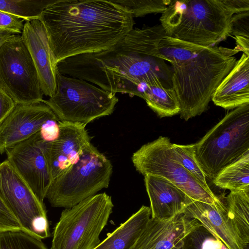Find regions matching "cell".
Returning a JSON list of instances; mask_svg holds the SVG:
<instances>
[{
	"instance_id": "obj_35",
	"label": "cell",
	"mask_w": 249,
	"mask_h": 249,
	"mask_svg": "<svg viewBox=\"0 0 249 249\" xmlns=\"http://www.w3.org/2000/svg\"><path fill=\"white\" fill-rule=\"evenodd\" d=\"M14 100L0 88V124L16 106Z\"/></svg>"
},
{
	"instance_id": "obj_4",
	"label": "cell",
	"mask_w": 249,
	"mask_h": 249,
	"mask_svg": "<svg viewBox=\"0 0 249 249\" xmlns=\"http://www.w3.org/2000/svg\"><path fill=\"white\" fill-rule=\"evenodd\" d=\"M233 15L222 0H171L160 19L166 36L212 47L231 36Z\"/></svg>"
},
{
	"instance_id": "obj_2",
	"label": "cell",
	"mask_w": 249,
	"mask_h": 249,
	"mask_svg": "<svg viewBox=\"0 0 249 249\" xmlns=\"http://www.w3.org/2000/svg\"><path fill=\"white\" fill-rule=\"evenodd\" d=\"M56 68L61 74L86 81L115 94L142 98L147 87L157 81L172 87L171 70L164 60L116 46L67 58L57 63Z\"/></svg>"
},
{
	"instance_id": "obj_17",
	"label": "cell",
	"mask_w": 249,
	"mask_h": 249,
	"mask_svg": "<svg viewBox=\"0 0 249 249\" xmlns=\"http://www.w3.org/2000/svg\"><path fill=\"white\" fill-rule=\"evenodd\" d=\"M150 202L151 218L167 220L182 213L193 200L166 178L151 174L144 176Z\"/></svg>"
},
{
	"instance_id": "obj_31",
	"label": "cell",
	"mask_w": 249,
	"mask_h": 249,
	"mask_svg": "<svg viewBox=\"0 0 249 249\" xmlns=\"http://www.w3.org/2000/svg\"><path fill=\"white\" fill-rule=\"evenodd\" d=\"M24 21L21 18L0 11V30L13 34L22 33Z\"/></svg>"
},
{
	"instance_id": "obj_27",
	"label": "cell",
	"mask_w": 249,
	"mask_h": 249,
	"mask_svg": "<svg viewBox=\"0 0 249 249\" xmlns=\"http://www.w3.org/2000/svg\"><path fill=\"white\" fill-rule=\"evenodd\" d=\"M175 156L180 164L210 195L215 196L207 182L206 176L195 155V143L180 145L172 143Z\"/></svg>"
},
{
	"instance_id": "obj_10",
	"label": "cell",
	"mask_w": 249,
	"mask_h": 249,
	"mask_svg": "<svg viewBox=\"0 0 249 249\" xmlns=\"http://www.w3.org/2000/svg\"><path fill=\"white\" fill-rule=\"evenodd\" d=\"M0 88L16 104L43 100L36 69L21 36L15 35L0 48Z\"/></svg>"
},
{
	"instance_id": "obj_22",
	"label": "cell",
	"mask_w": 249,
	"mask_h": 249,
	"mask_svg": "<svg viewBox=\"0 0 249 249\" xmlns=\"http://www.w3.org/2000/svg\"><path fill=\"white\" fill-rule=\"evenodd\" d=\"M227 214L242 241L249 244V190L231 191L224 202Z\"/></svg>"
},
{
	"instance_id": "obj_15",
	"label": "cell",
	"mask_w": 249,
	"mask_h": 249,
	"mask_svg": "<svg viewBox=\"0 0 249 249\" xmlns=\"http://www.w3.org/2000/svg\"><path fill=\"white\" fill-rule=\"evenodd\" d=\"M58 137L50 143V160L53 179L76 163L91 145L86 124L58 121Z\"/></svg>"
},
{
	"instance_id": "obj_28",
	"label": "cell",
	"mask_w": 249,
	"mask_h": 249,
	"mask_svg": "<svg viewBox=\"0 0 249 249\" xmlns=\"http://www.w3.org/2000/svg\"><path fill=\"white\" fill-rule=\"evenodd\" d=\"M180 249H229L200 223L184 237Z\"/></svg>"
},
{
	"instance_id": "obj_13",
	"label": "cell",
	"mask_w": 249,
	"mask_h": 249,
	"mask_svg": "<svg viewBox=\"0 0 249 249\" xmlns=\"http://www.w3.org/2000/svg\"><path fill=\"white\" fill-rule=\"evenodd\" d=\"M56 118L52 110L42 102L28 105L16 104L0 124V154L39 131L47 120Z\"/></svg>"
},
{
	"instance_id": "obj_1",
	"label": "cell",
	"mask_w": 249,
	"mask_h": 249,
	"mask_svg": "<svg viewBox=\"0 0 249 249\" xmlns=\"http://www.w3.org/2000/svg\"><path fill=\"white\" fill-rule=\"evenodd\" d=\"M38 19L46 30L55 66L67 58L112 48L135 24L128 10L106 0H57Z\"/></svg>"
},
{
	"instance_id": "obj_37",
	"label": "cell",
	"mask_w": 249,
	"mask_h": 249,
	"mask_svg": "<svg viewBox=\"0 0 249 249\" xmlns=\"http://www.w3.org/2000/svg\"><path fill=\"white\" fill-rule=\"evenodd\" d=\"M237 46H239L247 56H249V37L235 36Z\"/></svg>"
},
{
	"instance_id": "obj_14",
	"label": "cell",
	"mask_w": 249,
	"mask_h": 249,
	"mask_svg": "<svg viewBox=\"0 0 249 249\" xmlns=\"http://www.w3.org/2000/svg\"><path fill=\"white\" fill-rule=\"evenodd\" d=\"M199 223L183 213L167 220L150 217L131 249H180L186 235Z\"/></svg>"
},
{
	"instance_id": "obj_26",
	"label": "cell",
	"mask_w": 249,
	"mask_h": 249,
	"mask_svg": "<svg viewBox=\"0 0 249 249\" xmlns=\"http://www.w3.org/2000/svg\"><path fill=\"white\" fill-rule=\"evenodd\" d=\"M57 0H0V11L26 21L38 19L43 10Z\"/></svg>"
},
{
	"instance_id": "obj_6",
	"label": "cell",
	"mask_w": 249,
	"mask_h": 249,
	"mask_svg": "<svg viewBox=\"0 0 249 249\" xmlns=\"http://www.w3.org/2000/svg\"><path fill=\"white\" fill-rule=\"evenodd\" d=\"M113 207L111 197L103 193L65 209L54 228L50 249H94Z\"/></svg>"
},
{
	"instance_id": "obj_38",
	"label": "cell",
	"mask_w": 249,
	"mask_h": 249,
	"mask_svg": "<svg viewBox=\"0 0 249 249\" xmlns=\"http://www.w3.org/2000/svg\"><path fill=\"white\" fill-rule=\"evenodd\" d=\"M14 35L10 32L0 30V48Z\"/></svg>"
},
{
	"instance_id": "obj_9",
	"label": "cell",
	"mask_w": 249,
	"mask_h": 249,
	"mask_svg": "<svg viewBox=\"0 0 249 249\" xmlns=\"http://www.w3.org/2000/svg\"><path fill=\"white\" fill-rule=\"evenodd\" d=\"M131 160L136 170L163 177L182 190L193 200L216 204L221 200L209 194L180 164L168 137L160 136L142 145L134 152Z\"/></svg>"
},
{
	"instance_id": "obj_5",
	"label": "cell",
	"mask_w": 249,
	"mask_h": 249,
	"mask_svg": "<svg viewBox=\"0 0 249 249\" xmlns=\"http://www.w3.org/2000/svg\"><path fill=\"white\" fill-rule=\"evenodd\" d=\"M249 152V104L234 108L195 143V155L206 178L213 180L223 169Z\"/></svg>"
},
{
	"instance_id": "obj_32",
	"label": "cell",
	"mask_w": 249,
	"mask_h": 249,
	"mask_svg": "<svg viewBox=\"0 0 249 249\" xmlns=\"http://www.w3.org/2000/svg\"><path fill=\"white\" fill-rule=\"evenodd\" d=\"M249 11L233 15L231 18V34L235 36L249 37Z\"/></svg>"
},
{
	"instance_id": "obj_36",
	"label": "cell",
	"mask_w": 249,
	"mask_h": 249,
	"mask_svg": "<svg viewBox=\"0 0 249 249\" xmlns=\"http://www.w3.org/2000/svg\"><path fill=\"white\" fill-rule=\"evenodd\" d=\"M222 1L233 15L249 11V0H222Z\"/></svg>"
},
{
	"instance_id": "obj_39",
	"label": "cell",
	"mask_w": 249,
	"mask_h": 249,
	"mask_svg": "<svg viewBox=\"0 0 249 249\" xmlns=\"http://www.w3.org/2000/svg\"><path fill=\"white\" fill-rule=\"evenodd\" d=\"M244 249H249V244L247 245Z\"/></svg>"
},
{
	"instance_id": "obj_34",
	"label": "cell",
	"mask_w": 249,
	"mask_h": 249,
	"mask_svg": "<svg viewBox=\"0 0 249 249\" xmlns=\"http://www.w3.org/2000/svg\"><path fill=\"white\" fill-rule=\"evenodd\" d=\"M58 121L57 118L51 119L43 124L39 132L43 140L52 142L56 139L59 132Z\"/></svg>"
},
{
	"instance_id": "obj_18",
	"label": "cell",
	"mask_w": 249,
	"mask_h": 249,
	"mask_svg": "<svg viewBox=\"0 0 249 249\" xmlns=\"http://www.w3.org/2000/svg\"><path fill=\"white\" fill-rule=\"evenodd\" d=\"M183 213L196 219L229 249H244L247 245L242 241L228 218L222 200L213 205L193 200Z\"/></svg>"
},
{
	"instance_id": "obj_21",
	"label": "cell",
	"mask_w": 249,
	"mask_h": 249,
	"mask_svg": "<svg viewBox=\"0 0 249 249\" xmlns=\"http://www.w3.org/2000/svg\"><path fill=\"white\" fill-rule=\"evenodd\" d=\"M161 25L133 29L116 46L128 51L162 59L158 45L165 36Z\"/></svg>"
},
{
	"instance_id": "obj_29",
	"label": "cell",
	"mask_w": 249,
	"mask_h": 249,
	"mask_svg": "<svg viewBox=\"0 0 249 249\" xmlns=\"http://www.w3.org/2000/svg\"><path fill=\"white\" fill-rule=\"evenodd\" d=\"M0 249H48L41 240L23 231H0Z\"/></svg>"
},
{
	"instance_id": "obj_19",
	"label": "cell",
	"mask_w": 249,
	"mask_h": 249,
	"mask_svg": "<svg viewBox=\"0 0 249 249\" xmlns=\"http://www.w3.org/2000/svg\"><path fill=\"white\" fill-rule=\"evenodd\" d=\"M214 104L231 109L249 104V56L244 53L215 90Z\"/></svg>"
},
{
	"instance_id": "obj_33",
	"label": "cell",
	"mask_w": 249,
	"mask_h": 249,
	"mask_svg": "<svg viewBox=\"0 0 249 249\" xmlns=\"http://www.w3.org/2000/svg\"><path fill=\"white\" fill-rule=\"evenodd\" d=\"M22 230L21 227L0 197V231Z\"/></svg>"
},
{
	"instance_id": "obj_20",
	"label": "cell",
	"mask_w": 249,
	"mask_h": 249,
	"mask_svg": "<svg viewBox=\"0 0 249 249\" xmlns=\"http://www.w3.org/2000/svg\"><path fill=\"white\" fill-rule=\"evenodd\" d=\"M150 207L142 206L94 249H131L150 218Z\"/></svg>"
},
{
	"instance_id": "obj_24",
	"label": "cell",
	"mask_w": 249,
	"mask_h": 249,
	"mask_svg": "<svg viewBox=\"0 0 249 249\" xmlns=\"http://www.w3.org/2000/svg\"><path fill=\"white\" fill-rule=\"evenodd\" d=\"M213 181L216 186L231 191L249 190V152L223 169Z\"/></svg>"
},
{
	"instance_id": "obj_12",
	"label": "cell",
	"mask_w": 249,
	"mask_h": 249,
	"mask_svg": "<svg viewBox=\"0 0 249 249\" xmlns=\"http://www.w3.org/2000/svg\"><path fill=\"white\" fill-rule=\"evenodd\" d=\"M50 143L38 131L5 152L7 160L42 203L53 180Z\"/></svg>"
},
{
	"instance_id": "obj_11",
	"label": "cell",
	"mask_w": 249,
	"mask_h": 249,
	"mask_svg": "<svg viewBox=\"0 0 249 249\" xmlns=\"http://www.w3.org/2000/svg\"><path fill=\"white\" fill-rule=\"evenodd\" d=\"M0 197L23 231L41 240L50 236L44 203L7 160L0 163Z\"/></svg>"
},
{
	"instance_id": "obj_30",
	"label": "cell",
	"mask_w": 249,
	"mask_h": 249,
	"mask_svg": "<svg viewBox=\"0 0 249 249\" xmlns=\"http://www.w3.org/2000/svg\"><path fill=\"white\" fill-rule=\"evenodd\" d=\"M131 13L134 18L151 13H163L170 3L171 0H113Z\"/></svg>"
},
{
	"instance_id": "obj_16",
	"label": "cell",
	"mask_w": 249,
	"mask_h": 249,
	"mask_svg": "<svg viewBox=\"0 0 249 249\" xmlns=\"http://www.w3.org/2000/svg\"><path fill=\"white\" fill-rule=\"evenodd\" d=\"M21 36L36 69L42 92L51 97L56 90L57 70L45 27L38 19L26 21Z\"/></svg>"
},
{
	"instance_id": "obj_25",
	"label": "cell",
	"mask_w": 249,
	"mask_h": 249,
	"mask_svg": "<svg viewBox=\"0 0 249 249\" xmlns=\"http://www.w3.org/2000/svg\"><path fill=\"white\" fill-rule=\"evenodd\" d=\"M205 47L165 35L158 45V51L163 60L172 65L188 60Z\"/></svg>"
},
{
	"instance_id": "obj_8",
	"label": "cell",
	"mask_w": 249,
	"mask_h": 249,
	"mask_svg": "<svg viewBox=\"0 0 249 249\" xmlns=\"http://www.w3.org/2000/svg\"><path fill=\"white\" fill-rule=\"evenodd\" d=\"M118 102L115 93L57 71L54 94L42 103L52 110L59 121L87 125L112 114Z\"/></svg>"
},
{
	"instance_id": "obj_23",
	"label": "cell",
	"mask_w": 249,
	"mask_h": 249,
	"mask_svg": "<svg viewBox=\"0 0 249 249\" xmlns=\"http://www.w3.org/2000/svg\"><path fill=\"white\" fill-rule=\"evenodd\" d=\"M142 99L160 118L179 113L180 107L174 90L160 81L148 86L143 92Z\"/></svg>"
},
{
	"instance_id": "obj_3",
	"label": "cell",
	"mask_w": 249,
	"mask_h": 249,
	"mask_svg": "<svg viewBox=\"0 0 249 249\" xmlns=\"http://www.w3.org/2000/svg\"><path fill=\"white\" fill-rule=\"evenodd\" d=\"M238 46L205 47L188 60L172 65V86L177 96L180 118L185 121L201 115L208 107L222 80L234 66Z\"/></svg>"
},
{
	"instance_id": "obj_7",
	"label": "cell",
	"mask_w": 249,
	"mask_h": 249,
	"mask_svg": "<svg viewBox=\"0 0 249 249\" xmlns=\"http://www.w3.org/2000/svg\"><path fill=\"white\" fill-rule=\"evenodd\" d=\"M110 161L92 144L79 159L53 179L45 198L52 206L71 208L108 187Z\"/></svg>"
}]
</instances>
